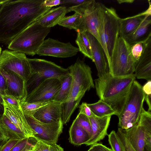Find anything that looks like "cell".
<instances>
[{"instance_id": "f35d334b", "label": "cell", "mask_w": 151, "mask_h": 151, "mask_svg": "<svg viewBox=\"0 0 151 151\" xmlns=\"http://www.w3.org/2000/svg\"><path fill=\"white\" fill-rule=\"evenodd\" d=\"M31 137L25 138L21 139L10 151H22L29 142Z\"/></svg>"}, {"instance_id": "b9f144b4", "label": "cell", "mask_w": 151, "mask_h": 151, "mask_svg": "<svg viewBox=\"0 0 151 151\" xmlns=\"http://www.w3.org/2000/svg\"><path fill=\"white\" fill-rule=\"evenodd\" d=\"M86 102H83L79 106V113L84 114L89 117L91 116L93 113Z\"/></svg>"}, {"instance_id": "4fadbf2b", "label": "cell", "mask_w": 151, "mask_h": 151, "mask_svg": "<svg viewBox=\"0 0 151 151\" xmlns=\"http://www.w3.org/2000/svg\"><path fill=\"white\" fill-rule=\"evenodd\" d=\"M122 129L135 151H144L145 132H151V118L147 116H141L138 122L133 127L126 130Z\"/></svg>"}, {"instance_id": "cb8c5ba5", "label": "cell", "mask_w": 151, "mask_h": 151, "mask_svg": "<svg viewBox=\"0 0 151 151\" xmlns=\"http://www.w3.org/2000/svg\"><path fill=\"white\" fill-rule=\"evenodd\" d=\"M69 135L70 142L76 145L84 144L91 138L88 132L78 124L76 119L70 127Z\"/></svg>"}, {"instance_id": "3957f363", "label": "cell", "mask_w": 151, "mask_h": 151, "mask_svg": "<svg viewBox=\"0 0 151 151\" xmlns=\"http://www.w3.org/2000/svg\"><path fill=\"white\" fill-rule=\"evenodd\" d=\"M135 80L134 74L124 77H114L109 73L102 78L94 80L96 94L100 99L109 105L119 116L130 88Z\"/></svg>"}, {"instance_id": "5b68a950", "label": "cell", "mask_w": 151, "mask_h": 151, "mask_svg": "<svg viewBox=\"0 0 151 151\" xmlns=\"http://www.w3.org/2000/svg\"><path fill=\"white\" fill-rule=\"evenodd\" d=\"M50 30V28L43 27L37 20L36 21L14 39L8 48L11 50L33 56L36 54Z\"/></svg>"}, {"instance_id": "f6af8a7d", "label": "cell", "mask_w": 151, "mask_h": 151, "mask_svg": "<svg viewBox=\"0 0 151 151\" xmlns=\"http://www.w3.org/2000/svg\"><path fill=\"white\" fill-rule=\"evenodd\" d=\"M142 90L145 94H151V80L147 81L142 87Z\"/></svg>"}, {"instance_id": "d590c367", "label": "cell", "mask_w": 151, "mask_h": 151, "mask_svg": "<svg viewBox=\"0 0 151 151\" xmlns=\"http://www.w3.org/2000/svg\"><path fill=\"white\" fill-rule=\"evenodd\" d=\"M6 94V88L4 78L0 71V118L3 115L4 108L2 100L1 97L2 94Z\"/></svg>"}, {"instance_id": "1f68e13d", "label": "cell", "mask_w": 151, "mask_h": 151, "mask_svg": "<svg viewBox=\"0 0 151 151\" xmlns=\"http://www.w3.org/2000/svg\"><path fill=\"white\" fill-rule=\"evenodd\" d=\"M93 0H83L80 4L66 8L67 13L74 11L83 16L86 11L88 9Z\"/></svg>"}, {"instance_id": "44dd1931", "label": "cell", "mask_w": 151, "mask_h": 151, "mask_svg": "<svg viewBox=\"0 0 151 151\" xmlns=\"http://www.w3.org/2000/svg\"><path fill=\"white\" fill-rule=\"evenodd\" d=\"M145 11L131 17L125 18H120L119 20V36L125 39L133 32L138 27L146 15L151 12V3Z\"/></svg>"}, {"instance_id": "6da1fadb", "label": "cell", "mask_w": 151, "mask_h": 151, "mask_svg": "<svg viewBox=\"0 0 151 151\" xmlns=\"http://www.w3.org/2000/svg\"><path fill=\"white\" fill-rule=\"evenodd\" d=\"M43 0H10L0 8V43L8 45L16 36L52 8Z\"/></svg>"}, {"instance_id": "d6986e66", "label": "cell", "mask_w": 151, "mask_h": 151, "mask_svg": "<svg viewBox=\"0 0 151 151\" xmlns=\"http://www.w3.org/2000/svg\"><path fill=\"white\" fill-rule=\"evenodd\" d=\"M83 17L84 32L90 33L99 42L98 35L100 22L99 3L93 0L89 7L85 12Z\"/></svg>"}, {"instance_id": "ac0fdd59", "label": "cell", "mask_w": 151, "mask_h": 151, "mask_svg": "<svg viewBox=\"0 0 151 151\" xmlns=\"http://www.w3.org/2000/svg\"><path fill=\"white\" fill-rule=\"evenodd\" d=\"M111 116L99 117L93 114L89 117L91 123V136L84 143L87 146L92 145L102 140L108 135L107 131L109 125Z\"/></svg>"}, {"instance_id": "ee69618b", "label": "cell", "mask_w": 151, "mask_h": 151, "mask_svg": "<svg viewBox=\"0 0 151 151\" xmlns=\"http://www.w3.org/2000/svg\"><path fill=\"white\" fill-rule=\"evenodd\" d=\"M145 148L147 151H151V134L145 135Z\"/></svg>"}, {"instance_id": "7402d4cb", "label": "cell", "mask_w": 151, "mask_h": 151, "mask_svg": "<svg viewBox=\"0 0 151 151\" xmlns=\"http://www.w3.org/2000/svg\"><path fill=\"white\" fill-rule=\"evenodd\" d=\"M151 36V12L146 16L140 24L132 33L124 39L130 45L145 40Z\"/></svg>"}, {"instance_id": "60d3db41", "label": "cell", "mask_w": 151, "mask_h": 151, "mask_svg": "<svg viewBox=\"0 0 151 151\" xmlns=\"http://www.w3.org/2000/svg\"><path fill=\"white\" fill-rule=\"evenodd\" d=\"M50 145L40 141H37L33 148L34 151H50Z\"/></svg>"}, {"instance_id": "83f0119b", "label": "cell", "mask_w": 151, "mask_h": 151, "mask_svg": "<svg viewBox=\"0 0 151 151\" xmlns=\"http://www.w3.org/2000/svg\"><path fill=\"white\" fill-rule=\"evenodd\" d=\"M87 105L93 114L97 116L116 115V112L109 105L100 99L93 104H87Z\"/></svg>"}, {"instance_id": "8fae6325", "label": "cell", "mask_w": 151, "mask_h": 151, "mask_svg": "<svg viewBox=\"0 0 151 151\" xmlns=\"http://www.w3.org/2000/svg\"><path fill=\"white\" fill-rule=\"evenodd\" d=\"M61 85V82L59 78L45 80L28 94L25 101L35 103L53 101L59 91Z\"/></svg>"}, {"instance_id": "836d02e7", "label": "cell", "mask_w": 151, "mask_h": 151, "mask_svg": "<svg viewBox=\"0 0 151 151\" xmlns=\"http://www.w3.org/2000/svg\"><path fill=\"white\" fill-rule=\"evenodd\" d=\"M76 119L78 124L88 132L91 137V129L89 117L84 114L79 113Z\"/></svg>"}, {"instance_id": "7dc6e473", "label": "cell", "mask_w": 151, "mask_h": 151, "mask_svg": "<svg viewBox=\"0 0 151 151\" xmlns=\"http://www.w3.org/2000/svg\"><path fill=\"white\" fill-rule=\"evenodd\" d=\"M145 100L148 105V109L147 111L151 112V94H145Z\"/></svg>"}, {"instance_id": "7bdbcfd3", "label": "cell", "mask_w": 151, "mask_h": 151, "mask_svg": "<svg viewBox=\"0 0 151 151\" xmlns=\"http://www.w3.org/2000/svg\"><path fill=\"white\" fill-rule=\"evenodd\" d=\"M61 0H44L43 4L45 6L51 7L59 5H61Z\"/></svg>"}, {"instance_id": "484cf974", "label": "cell", "mask_w": 151, "mask_h": 151, "mask_svg": "<svg viewBox=\"0 0 151 151\" xmlns=\"http://www.w3.org/2000/svg\"><path fill=\"white\" fill-rule=\"evenodd\" d=\"M0 126L9 138L22 139L27 138L8 118L3 114L0 118Z\"/></svg>"}, {"instance_id": "f546056e", "label": "cell", "mask_w": 151, "mask_h": 151, "mask_svg": "<svg viewBox=\"0 0 151 151\" xmlns=\"http://www.w3.org/2000/svg\"><path fill=\"white\" fill-rule=\"evenodd\" d=\"M150 37L145 41L130 45V55L136 64L142 55L145 48L146 42Z\"/></svg>"}, {"instance_id": "d6a6232c", "label": "cell", "mask_w": 151, "mask_h": 151, "mask_svg": "<svg viewBox=\"0 0 151 151\" xmlns=\"http://www.w3.org/2000/svg\"><path fill=\"white\" fill-rule=\"evenodd\" d=\"M116 134L123 151H136L126 137L122 129L118 128Z\"/></svg>"}, {"instance_id": "4316f807", "label": "cell", "mask_w": 151, "mask_h": 151, "mask_svg": "<svg viewBox=\"0 0 151 151\" xmlns=\"http://www.w3.org/2000/svg\"><path fill=\"white\" fill-rule=\"evenodd\" d=\"M59 79L61 82V87L59 91L53 101L62 104L66 102L68 98L70 89L72 77L70 74Z\"/></svg>"}, {"instance_id": "c3c4849f", "label": "cell", "mask_w": 151, "mask_h": 151, "mask_svg": "<svg viewBox=\"0 0 151 151\" xmlns=\"http://www.w3.org/2000/svg\"><path fill=\"white\" fill-rule=\"evenodd\" d=\"M9 139V138L0 126V139Z\"/></svg>"}, {"instance_id": "ab89813d", "label": "cell", "mask_w": 151, "mask_h": 151, "mask_svg": "<svg viewBox=\"0 0 151 151\" xmlns=\"http://www.w3.org/2000/svg\"><path fill=\"white\" fill-rule=\"evenodd\" d=\"M87 151H113L101 143H97L92 145Z\"/></svg>"}, {"instance_id": "277c9868", "label": "cell", "mask_w": 151, "mask_h": 151, "mask_svg": "<svg viewBox=\"0 0 151 151\" xmlns=\"http://www.w3.org/2000/svg\"><path fill=\"white\" fill-rule=\"evenodd\" d=\"M99 25L98 30L99 42L102 47L108 64L119 36L120 18L116 10L99 3Z\"/></svg>"}, {"instance_id": "52a82bcc", "label": "cell", "mask_w": 151, "mask_h": 151, "mask_svg": "<svg viewBox=\"0 0 151 151\" xmlns=\"http://www.w3.org/2000/svg\"><path fill=\"white\" fill-rule=\"evenodd\" d=\"M31 69V76L26 83L28 94L40 83L47 79L60 78L70 75L68 68L44 59L28 58Z\"/></svg>"}, {"instance_id": "7a4b0ae2", "label": "cell", "mask_w": 151, "mask_h": 151, "mask_svg": "<svg viewBox=\"0 0 151 151\" xmlns=\"http://www.w3.org/2000/svg\"><path fill=\"white\" fill-rule=\"evenodd\" d=\"M68 68L72 76V81L68 98L62 104L63 124L69 122L86 92L95 87L91 68L83 60L78 58Z\"/></svg>"}, {"instance_id": "9c48e42d", "label": "cell", "mask_w": 151, "mask_h": 151, "mask_svg": "<svg viewBox=\"0 0 151 151\" xmlns=\"http://www.w3.org/2000/svg\"><path fill=\"white\" fill-rule=\"evenodd\" d=\"M0 70L17 75L26 83L31 76L29 63L26 55L17 51L5 50L0 56Z\"/></svg>"}, {"instance_id": "681fc988", "label": "cell", "mask_w": 151, "mask_h": 151, "mask_svg": "<svg viewBox=\"0 0 151 151\" xmlns=\"http://www.w3.org/2000/svg\"><path fill=\"white\" fill-rule=\"evenodd\" d=\"M117 1L118 3L121 4L122 3H132L134 1V0H118Z\"/></svg>"}, {"instance_id": "7c38bea8", "label": "cell", "mask_w": 151, "mask_h": 151, "mask_svg": "<svg viewBox=\"0 0 151 151\" xmlns=\"http://www.w3.org/2000/svg\"><path fill=\"white\" fill-rule=\"evenodd\" d=\"M79 51L78 48L70 42L64 43L49 38L44 40L36 54L64 58L75 56Z\"/></svg>"}, {"instance_id": "9a60e30c", "label": "cell", "mask_w": 151, "mask_h": 151, "mask_svg": "<svg viewBox=\"0 0 151 151\" xmlns=\"http://www.w3.org/2000/svg\"><path fill=\"white\" fill-rule=\"evenodd\" d=\"M89 41L93 58L98 71L99 78L101 79L110 73L108 63L104 51L99 41L91 34L84 32Z\"/></svg>"}, {"instance_id": "e575fe53", "label": "cell", "mask_w": 151, "mask_h": 151, "mask_svg": "<svg viewBox=\"0 0 151 151\" xmlns=\"http://www.w3.org/2000/svg\"><path fill=\"white\" fill-rule=\"evenodd\" d=\"M108 136L109 144L113 151H123L115 131H111Z\"/></svg>"}, {"instance_id": "30bf717a", "label": "cell", "mask_w": 151, "mask_h": 151, "mask_svg": "<svg viewBox=\"0 0 151 151\" xmlns=\"http://www.w3.org/2000/svg\"><path fill=\"white\" fill-rule=\"evenodd\" d=\"M24 114L35 133L34 138L49 145L56 144L63 131L62 121L54 123H45L38 121L32 115Z\"/></svg>"}, {"instance_id": "74e56055", "label": "cell", "mask_w": 151, "mask_h": 151, "mask_svg": "<svg viewBox=\"0 0 151 151\" xmlns=\"http://www.w3.org/2000/svg\"><path fill=\"white\" fill-rule=\"evenodd\" d=\"M1 97L2 99H4L10 104L17 106H21V101L19 99L15 96L9 94H5L1 95Z\"/></svg>"}, {"instance_id": "f1b7e54d", "label": "cell", "mask_w": 151, "mask_h": 151, "mask_svg": "<svg viewBox=\"0 0 151 151\" xmlns=\"http://www.w3.org/2000/svg\"><path fill=\"white\" fill-rule=\"evenodd\" d=\"M80 52L93 61L91 47L88 40L84 32H78L75 40Z\"/></svg>"}, {"instance_id": "8992f818", "label": "cell", "mask_w": 151, "mask_h": 151, "mask_svg": "<svg viewBox=\"0 0 151 151\" xmlns=\"http://www.w3.org/2000/svg\"><path fill=\"white\" fill-rule=\"evenodd\" d=\"M142 87L135 80L133 82L122 110L118 117L119 128L126 130L138 122L145 101V94Z\"/></svg>"}, {"instance_id": "603a6c76", "label": "cell", "mask_w": 151, "mask_h": 151, "mask_svg": "<svg viewBox=\"0 0 151 151\" xmlns=\"http://www.w3.org/2000/svg\"><path fill=\"white\" fill-rule=\"evenodd\" d=\"M67 13L66 8L65 6H60L52 8L40 17L37 22L43 27L51 28L58 24Z\"/></svg>"}, {"instance_id": "4dcf8cb0", "label": "cell", "mask_w": 151, "mask_h": 151, "mask_svg": "<svg viewBox=\"0 0 151 151\" xmlns=\"http://www.w3.org/2000/svg\"><path fill=\"white\" fill-rule=\"evenodd\" d=\"M50 102L28 103L24 101L21 102V106L24 114L32 115L38 109Z\"/></svg>"}, {"instance_id": "5bb4252c", "label": "cell", "mask_w": 151, "mask_h": 151, "mask_svg": "<svg viewBox=\"0 0 151 151\" xmlns=\"http://www.w3.org/2000/svg\"><path fill=\"white\" fill-rule=\"evenodd\" d=\"M3 115L8 118L27 138L33 137L35 133L29 124L21 106H17L2 99Z\"/></svg>"}, {"instance_id": "f907efd6", "label": "cell", "mask_w": 151, "mask_h": 151, "mask_svg": "<svg viewBox=\"0 0 151 151\" xmlns=\"http://www.w3.org/2000/svg\"><path fill=\"white\" fill-rule=\"evenodd\" d=\"M9 139H0V149L3 145Z\"/></svg>"}, {"instance_id": "e0dca14e", "label": "cell", "mask_w": 151, "mask_h": 151, "mask_svg": "<svg viewBox=\"0 0 151 151\" xmlns=\"http://www.w3.org/2000/svg\"><path fill=\"white\" fill-rule=\"evenodd\" d=\"M38 121L45 123L62 121V104L52 101L37 110L32 115Z\"/></svg>"}, {"instance_id": "816d5d0a", "label": "cell", "mask_w": 151, "mask_h": 151, "mask_svg": "<svg viewBox=\"0 0 151 151\" xmlns=\"http://www.w3.org/2000/svg\"><path fill=\"white\" fill-rule=\"evenodd\" d=\"M10 0H0V6H1L5 4V3L9 2Z\"/></svg>"}, {"instance_id": "8d00e7d4", "label": "cell", "mask_w": 151, "mask_h": 151, "mask_svg": "<svg viewBox=\"0 0 151 151\" xmlns=\"http://www.w3.org/2000/svg\"><path fill=\"white\" fill-rule=\"evenodd\" d=\"M21 140L16 138H9L1 147L0 151H10Z\"/></svg>"}, {"instance_id": "ba28073f", "label": "cell", "mask_w": 151, "mask_h": 151, "mask_svg": "<svg viewBox=\"0 0 151 151\" xmlns=\"http://www.w3.org/2000/svg\"><path fill=\"white\" fill-rule=\"evenodd\" d=\"M130 45L119 36L109 64L110 74L114 77H124L133 74L136 63L130 53Z\"/></svg>"}, {"instance_id": "d4e9b609", "label": "cell", "mask_w": 151, "mask_h": 151, "mask_svg": "<svg viewBox=\"0 0 151 151\" xmlns=\"http://www.w3.org/2000/svg\"><path fill=\"white\" fill-rule=\"evenodd\" d=\"M83 17L75 12L73 15L65 17L58 24L70 29H75L77 32H84Z\"/></svg>"}, {"instance_id": "f5cc1de1", "label": "cell", "mask_w": 151, "mask_h": 151, "mask_svg": "<svg viewBox=\"0 0 151 151\" xmlns=\"http://www.w3.org/2000/svg\"><path fill=\"white\" fill-rule=\"evenodd\" d=\"M1 50H2L1 48V47L0 46V55L1 54V53L2 52Z\"/></svg>"}, {"instance_id": "bcb514c9", "label": "cell", "mask_w": 151, "mask_h": 151, "mask_svg": "<svg viewBox=\"0 0 151 151\" xmlns=\"http://www.w3.org/2000/svg\"><path fill=\"white\" fill-rule=\"evenodd\" d=\"M49 150L50 151H64L63 149L57 144L50 145Z\"/></svg>"}, {"instance_id": "2e32d148", "label": "cell", "mask_w": 151, "mask_h": 151, "mask_svg": "<svg viewBox=\"0 0 151 151\" xmlns=\"http://www.w3.org/2000/svg\"><path fill=\"white\" fill-rule=\"evenodd\" d=\"M5 81L6 94L19 99L22 102L25 101L28 95L26 82L12 73L0 70Z\"/></svg>"}, {"instance_id": "ffe728a7", "label": "cell", "mask_w": 151, "mask_h": 151, "mask_svg": "<svg viewBox=\"0 0 151 151\" xmlns=\"http://www.w3.org/2000/svg\"><path fill=\"white\" fill-rule=\"evenodd\" d=\"M135 77L151 80V37L147 40L144 51L135 67Z\"/></svg>"}]
</instances>
